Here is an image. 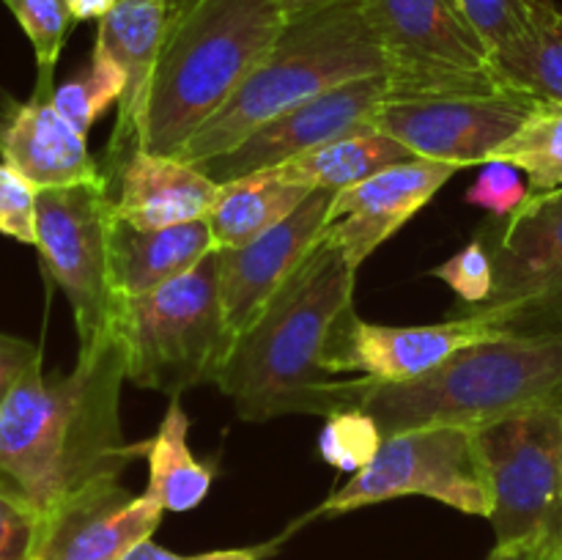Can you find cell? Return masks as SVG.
I'll list each match as a JSON object with an SVG mask.
<instances>
[{
    "mask_svg": "<svg viewBox=\"0 0 562 560\" xmlns=\"http://www.w3.org/2000/svg\"><path fill=\"white\" fill-rule=\"evenodd\" d=\"M42 368L33 362L0 404V492L47 522L77 494L119 481L143 445L121 428L126 357L113 329L77 351L71 371Z\"/></svg>",
    "mask_w": 562,
    "mask_h": 560,
    "instance_id": "6da1fadb",
    "label": "cell"
},
{
    "mask_svg": "<svg viewBox=\"0 0 562 560\" xmlns=\"http://www.w3.org/2000/svg\"><path fill=\"white\" fill-rule=\"evenodd\" d=\"M355 278L357 269L324 236L267 307L236 335L212 384L234 401L241 421L329 417L360 410L379 382L338 377L327 366L329 333L355 307Z\"/></svg>",
    "mask_w": 562,
    "mask_h": 560,
    "instance_id": "7a4b0ae2",
    "label": "cell"
},
{
    "mask_svg": "<svg viewBox=\"0 0 562 560\" xmlns=\"http://www.w3.org/2000/svg\"><path fill=\"white\" fill-rule=\"evenodd\" d=\"M285 20L272 0H181L154 66L140 152L176 157L239 91Z\"/></svg>",
    "mask_w": 562,
    "mask_h": 560,
    "instance_id": "3957f363",
    "label": "cell"
},
{
    "mask_svg": "<svg viewBox=\"0 0 562 560\" xmlns=\"http://www.w3.org/2000/svg\"><path fill=\"white\" fill-rule=\"evenodd\" d=\"M362 410L384 437L426 426L477 428L532 410H562V329H505L456 351L431 373L373 384Z\"/></svg>",
    "mask_w": 562,
    "mask_h": 560,
    "instance_id": "277c9868",
    "label": "cell"
},
{
    "mask_svg": "<svg viewBox=\"0 0 562 560\" xmlns=\"http://www.w3.org/2000/svg\"><path fill=\"white\" fill-rule=\"evenodd\" d=\"M384 75V53L362 14L360 0L289 16L239 91L214 113L176 157L203 163L344 82Z\"/></svg>",
    "mask_w": 562,
    "mask_h": 560,
    "instance_id": "5b68a950",
    "label": "cell"
},
{
    "mask_svg": "<svg viewBox=\"0 0 562 560\" xmlns=\"http://www.w3.org/2000/svg\"><path fill=\"white\" fill-rule=\"evenodd\" d=\"M110 329L124 346L126 382L170 399L214 382L234 344L220 300L217 250L151 294L115 300Z\"/></svg>",
    "mask_w": 562,
    "mask_h": 560,
    "instance_id": "8992f818",
    "label": "cell"
},
{
    "mask_svg": "<svg viewBox=\"0 0 562 560\" xmlns=\"http://www.w3.org/2000/svg\"><path fill=\"white\" fill-rule=\"evenodd\" d=\"M384 53L390 102L494 93L505 86L456 0H360Z\"/></svg>",
    "mask_w": 562,
    "mask_h": 560,
    "instance_id": "52a82bcc",
    "label": "cell"
},
{
    "mask_svg": "<svg viewBox=\"0 0 562 560\" xmlns=\"http://www.w3.org/2000/svg\"><path fill=\"white\" fill-rule=\"evenodd\" d=\"M499 547H543L562 538V410H532L475 428Z\"/></svg>",
    "mask_w": 562,
    "mask_h": 560,
    "instance_id": "ba28073f",
    "label": "cell"
},
{
    "mask_svg": "<svg viewBox=\"0 0 562 560\" xmlns=\"http://www.w3.org/2000/svg\"><path fill=\"white\" fill-rule=\"evenodd\" d=\"M401 497H428L470 516L492 514L475 428L426 426L384 437L368 467L329 494L313 516H335Z\"/></svg>",
    "mask_w": 562,
    "mask_h": 560,
    "instance_id": "9c48e42d",
    "label": "cell"
},
{
    "mask_svg": "<svg viewBox=\"0 0 562 560\" xmlns=\"http://www.w3.org/2000/svg\"><path fill=\"white\" fill-rule=\"evenodd\" d=\"M477 239L494 267V289L477 316L503 329H562V190L530 195L505 220H488Z\"/></svg>",
    "mask_w": 562,
    "mask_h": 560,
    "instance_id": "30bf717a",
    "label": "cell"
},
{
    "mask_svg": "<svg viewBox=\"0 0 562 560\" xmlns=\"http://www.w3.org/2000/svg\"><path fill=\"white\" fill-rule=\"evenodd\" d=\"M115 203L108 179L38 192L36 250L53 283L69 300L80 349L110 329V231Z\"/></svg>",
    "mask_w": 562,
    "mask_h": 560,
    "instance_id": "8fae6325",
    "label": "cell"
},
{
    "mask_svg": "<svg viewBox=\"0 0 562 560\" xmlns=\"http://www.w3.org/2000/svg\"><path fill=\"white\" fill-rule=\"evenodd\" d=\"M538 99L503 88L470 97L384 102L373 126L404 143L415 157L456 168H481L519 132Z\"/></svg>",
    "mask_w": 562,
    "mask_h": 560,
    "instance_id": "7c38bea8",
    "label": "cell"
},
{
    "mask_svg": "<svg viewBox=\"0 0 562 560\" xmlns=\"http://www.w3.org/2000/svg\"><path fill=\"white\" fill-rule=\"evenodd\" d=\"M390 102L387 77H362V80L344 82L300 108L285 110L278 119L258 126L252 135L236 143L228 152L198 163V168L217 184L245 179V176L263 173L280 168L300 154L313 152L318 146L351 135V132L371 130L373 119Z\"/></svg>",
    "mask_w": 562,
    "mask_h": 560,
    "instance_id": "4fadbf2b",
    "label": "cell"
},
{
    "mask_svg": "<svg viewBox=\"0 0 562 560\" xmlns=\"http://www.w3.org/2000/svg\"><path fill=\"white\" fill-rule=\"evenodd\" d=\"M505 333L499 324L477 316H453L439 324H371L357 316L355 307L335 322L327 340L329 371L360 373L379 384H401L420 379L445 360L477 340Z\"/></svg>",
    "mask_w": 562,
    "mask_h": 560,
    "instance_id": "5bb4252c",
    "label": "cell"
},
{
    "mask_svg": "<svg viewBox=\"0 0 562 560\" xmlns=\"http://www.w3.org/2000/svg\"><path fill=\"white\" fill-rule=\"evenodd\" d=\"M333 201L335 192L316 190L294 214L267 234L256 236L247 245L217 250L220 300L234 338L322 245L329 228Z\"/></svg>",
    "mask_w": 562,
    "mask_h": 560,
    "instance_id": "9a60e30c",
    "label": "cell"
},
{
    "mask_svg": "<svg viewBox=\"0 0 562 560\" xmlns=\"http://www.w3.org/2000/svg\"><path fill=\"white\" fill-rule=\"evenodd\" d=\"M456 165L412 157L390 165L371 179L335 192L327 242L340 247L346 261L362 267L384 242L398 234L445 184L456 176Z\"/></svg>",
    "mask_w": 562,
    "mask_h": 560,
    "instance_id": "2e32d148",
    "label": "cell"
},
{
    "mask_svg": "<svg viewBox=\"0 0 562 560\" xmlns=\"http://www.w3.org/2000/svg\"><path fill=\"white\" fill-rule=\"evenodd\" d=\"M162 514L148 492L132 494L121 481L99 483L44 522L36 560H126L154 538Z\"/></svg>",
    "mask_w": 562,
    "mask_h": 560,
    "instance_id": "e0dca14e",
    "label": "cell"
},
{
    "mask_svg": "<svg viewBox=\"0 0 562 560\" xmlns=\"http://www.w3.org/2000/svg\"><path fill=\"white\" fill-rule=\"evenodd\" d=\"M179 5L181 0H119L115 9L99 20L93 44L108 49L126 77L119 119L108 143L104 176H113L132 154L140 152L143 110H146L154 66H157Z\"/></svg>",
    "mask_w": 562,
    "mask_h": 560,
    "instance_id": "ac0fdd59",
    "label": "cell"
},
{
    "mask_svg": "<svg viewBox=\"0 0 562 560\" xmlns=\"http://www.w3.org/2000/svg\"><path fill=\"white\" fill-rule=\"evenodd\" d=\"M0 163L25 176L38 192L108 179L88 137L58 113L53 91L42 88L25 102L0 110Z\"/></svg>",
    "mask_w": 562,
    "mask_h": 560,
    "instance_id": "d6986e66",
    "label": "cell"
},
{
    "mask_svg": "<svg viewBox=\"0 0 562 560\" xmlns=\"http://www.w3.org/2000/svg\"><path fill=\"white\" fill-rule=\"evenodd\" d=\"M115 217L140 231L170 228V225L203 220L212 212L220 184L209 179L198 165L179 157L135 152L113 176Z\"/></svg>",
    "mask_w": 562,
    "mask_h": 560,
    "instance_id": "ffe728a7",
    "label": "cell"
},
{
    "mask_svg": "<svg viewBox=\"0 0 562 560\" xmlns=\"http://www.w3.org/2000/svg\"><path fill=\"white\" fill-rule=\"evenodd\" d=\"M214 250L217 242L209 217L154 231H140L115 217L110 231V283L115 300L151 294L184 278Z\"/></svg>",
    "mask_w": 562,
    "mask_h": 560,
    "instance_id": "44dd1931",
    "label": "cell"
},
{
    "mask_svg": "<svg viewBox=\"0 0 562 560\" xmlns=\"http://www.w3.org/2000/svg\"><path fill=\"white\" fill-rule=\"evenodd\" d=\"M316 190L285 181L278 170L245 176V179L220 184V195L209 212L217 250L239 247L267 234L289 214H294Z\"/></svg>",
    "mask_w": 562,
    "mask_h": 560,
    "instance_id": "7402d4cb",
    "label": "cell"
},
{
    "mask_svg": "<svg viewBox=\"0 0 562 560\" xmlns=\"http://www.w3.org/2000/svg\"><path fill=\"white\" fill-rule=\"evenodd\" d=\"M415 154L404 143L371 126V130L351 132V135L338 137L327 146L300 154V157L289 159V163L274 170L285 181H294V184L307 187V190L340 192L346 187L371 179L373 173L390 168V165L406 163Z\"/></svg>",
    "mask_w": 562,
    "mask_h": 560,
    "instance_id": "603a6c76",
    "label": "cell"
},
{
    "mask_svg": "<svg viewBox=\"0 0 562 560\" xmlns=\"http://www.w3.org/2000/svg\"><path fill=\"white\" fill-rule=\"evenodd\" d=\"M190 417L181 399H170L168 412L159 423L154 439L143 443V456L148 461L146 492L162 505V511L187 514L209 497L214 483V467L198 461L187 445Z\"/></svg>",
    "mask_w": 562,
    "mask_h": 560,
    "instance_id": "cb8c5ba5",
    "label": "cell"
},
{
    "mask_svg": "<svg viewBox=\"0 0 562 560\" xmlns=\"http://www.w3.org/2000/svg\"><path fill=\"white\" fill-rule=\"evenodd\" d=\"M499 80L538 102L562 104V9L554 0L532 3L530 27L492 58Z\"/></svg>",
    "mask_w": 562,
    "mask_h": 560,
    "instance_id": "d4e9b609",
    "label": "cell"
},
{
    "mask_svg": "<svg viewBox=\"0 0 562 560\" xmlns=\"http://www.w3.org/2000/svg\"><path fill=\"white\" fill-rule=\"evenodd\" d=\"M494 159L516 165L527 176L530 195L562 190V104L538 102Z\"/></svg>",
    "mask_w": 562,
    "mask_h": 560,
    "instance_id": "484cf974",
    "label": "cell"
},
{
    "mask_svg": "<svg viewBox=\"0 0 562 560\" xmlns=\"http://www.w3.org/2000/svg\"><path fill=\"white\" fill-rule=\"evenodd\" d=\"M124 86L126 77L119 60L108 49L93 44L88 69L77 71L71 80L60 82L53 91V104L80 135L88 137V132L102 119L104 110L121 102Z\"/></svg>",
    "mask_w": 562,
    "mask_h": 560,
    "instance_id": "4316f807",
    "label": "cell"
},
{
    "mask_svg": "<svg viewBox=\"0 0 562 560\" xmlns=\"http://www.w3.org/2000/svg\"><path fill=\"white\" fill-rule=\"evenodd\" d=\"M382 443L384 434L371 412H366L362 406L344 410L324 421L322 434H318V456L335 470L355 475L362 467L371 464Z\"/></svg>",
    "mask_w": 562,
    "mask_h": 560,
    "instance_id": "83f0119b",
    "label": "cell"
},
{
    "mask_svg": "<svg viewBox=\"0 0 562 560\" xmlns=\"http://www.w3.org/2000/svg\"><path fill=\"white\" fill-rule=\"evenodd\" d=\"M3 3L9 5V11L16 16V22H20V27L33 44L38 64L36 88L55 91V64H58L60 49H64L71 25H75L69 5H66V0H3Z\"/></svg>",
    "mask_w": 562,
    "mask_h": 560,
    "instance_id": "f1b7e54d",
    "label": "cell"
},
{
    "mask_svg": "<svg viewBox=\"0 0 562 560\" xmlns=\"http://www.w3.org/2000/svg\"><path fill=\"white\" fill-rule=\"evenodd\" d=\"M456 3L492 49L494 58L530 27L536 0H456Z\"/></svg>",
    "mask_w": 562,
    "mask_h": 560,
    "instance_id": "f546056e",
    "label": "cell"
},
{
    "mask_svg": "<svg viewBox=\"0 0 562 560\" xmlns=\"http://www.w3.org/2000/svg\"><path fill=\"white\" fill-rule=\"evenodd\" d=\"M464 198L472 206L486 209L492 220H505L516 209L525 206V201L530 198V187H527V176L516 165L505 163V159H488L481 165V173L472 181Z\"/></svg>",
    "mask_w": 562,
    "mask_h": 560,
    "instance_id": "4dcf8cb0",
    "label": "cell"
},
{
    "mask_svg": "<svg viewBox=\"0 0 562 560\" xmlns=\"http://www.w3.org/2000/svg\"><path fill=\"white\" fill-rule=\"evenodd\" d=\"M434 278L448 283L461 300V307H477L488 300L494 289V267L486 245L481 239H472L470 245L461 247L459 253L448 258L445 264L431 269Z\"/></svg>",
    "mask_w": 562,
    "mask_h": 560,
    "instance_id": "1f68e13d",
    "label": "cell"
},
{
    "mask_svg": "<svg viewBox=\"0 0 562 560\" xmlns=\"http://www.w3.org/2000/svg\"><path fill=\"white\" fill-rule=\"evenodd\" d=\"M36 187L11 165L0 163V234L36 247Z\"/></svg>",
    "mask_w": 562,
    "mask_h": 560,
    "instance_id": "d6a6232c",
    "label": "cell"
},
{
    "mask_svg": "<svg viewBox=\"0 0 562 560\" xmlns=\"http://www.w3.org/2000/svg\"><path fill=\"white\" fill-rule=\"evenodd\" d=\"M44 519L0 492V560H36Z\"/></svg>",
    "mask_w": 562,
    "mask_h": 560,
    "instance_id": "836d02e7",
    "label": "cell"
},
{
    "mask_svg": "<svg viewBox=\"0 0 562 560\" xmlns=\"http://www.w3.org/2000/svg\"><path fill=\"white\" fill-rule=\"evenodd\" d=\"M38 360H44L42 346L31 344V340L25 338H14V335L0 333V404H3L5 395L14 390V384L22 379V373Z\"/></svg>",
    "mask_w": 562,
    "mask_h": 560,
    "instance_id": "e575fe53",
    "label": "cell"
},
{
    "mask_svg": "<svg viewBox=\"0 0 562 560\" xmlns=\"http://www.w3.org/2000/svg\"><path fill=\"white\" fill-rule=\"evenodd\" d=\"M274 552V544H256V547H231V549H209V552L181 555L159 547L154 538L143 541L126 560H263Z\"/></svg>",
    "mask_w": 562,
    "mask_h": 560,
    "instance_id": "d590c367",
    "label": "cell"
},
{
    "mask_svg": "<svg viewBox=\"0 0 562 560\" xmlns=\"http://www.w3.org/2000/svg\"><path fill=\"white\" fill-rule=\"evenodd\" d=\"M115 3L119 0H66V5H69L71 11V20L75 22H86V20H102V16H108L110 11L115 9Z\"/></svg>",
    "mask_w": 562,
    "mask_h": 560,
    "instance_id": "8d00e7d4",
    "label": "cell"
},
{
    "mask_svg": "<svg viewBox=\"0 0 562 560\" xmlns=\"http://www.w3.org/2000/svg\"><path fill=\"white\" fill-rule=\"evenodd\" d=\"M554 552L543 547H494L486 560H552Z\"/></svg>",
    "mask_w": 562,
    "mask_h": 560,
    "instance_id": "74e56055",
    "label": "cell"
},
{
    "mask_svg": "<svg viewBox=\"0 0 562 560\" xmlns=\"http://www.w3.org/2000/svg\"><path fill=\"white\" fill-rule=\"evenodd\" d=\"M285 16H300V14H311V11L318 9H329V5L338 3H351V0H272Z\"/></svg>",
    "mask_w": 562,
    "mask_h": 560,
    "instance_id": "f35d334b",
    "label": "cell"
},
{
    "mask_svg": "<svg viewBox=\"0 0 562 560\" xmlns=\"http://www.w3.org/2000/svg\"><path fill=\"white\" fill-rule=\"evenodd\" d=\"M552 560H562V538H560V547H558V552H554Z\"/></svg>",
    "mask_w": 562,
    "mask_h": 560,
    "instance_id": "ab89813d",
    "label": "cell"
},
{
    "mask_svg": "<svg viewBox=\"0 0 562 560\" xmlns=\"http://www.w3.org/2000/svg\"><path fill=\"white\" fill-rule=\"evenodd\" d=\"M560 461H562V445H560Z\"/></svg>",
    "mask_w": 562,
    "mask_h": 560,
    "instance_id": "60d3db41",
    "label": "cell"
}]
</instances>
